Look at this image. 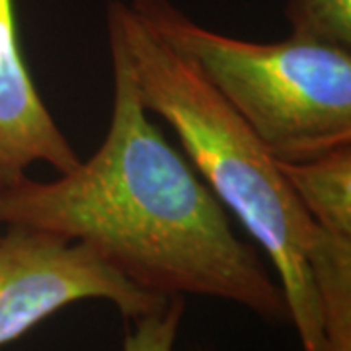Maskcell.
<instances>
[{
	"instance_id": "6da1fadb",
	"label": "cell",
	"mask_w": 351,
	"mask_h": 351,
	"mask_svg": "<svg viewBox=\"0 0 351 351\" xmlns=\"http://www.w3.org/2000/svg\"><path fill=\"white\" fill-rule=\"evenodd\" d=\"M113 106L100 149L51 182L0 186V223L80 240L137 287L211 297L269 324H291L283 289L237 237L223 203L164 138L138 98L119 38L108 29Z\"/></svg>"
},
{
	"instance_id": "7a4b0ae2",
	"label": "cell",
	"mask_w": 351,
	"mask_h": 351,
	"mask_svg": "<svg viewBox=\"0 0 351 351\" xmlns=\"http://www.w3.org/2000/svg\"><path fill=\"white\" fill-rule=\"evenodd\" d=\"M106 27L125 49L147 112L158 113L170 123L195 172L271 260L302 351H326L308 263L318 225L302 209L276 158L129 4L110 0Z\"/></svg>"
},
{
	"instance_id": "3957f363",
	"label": "cell",
	"mask_w": 351,
	"mask_h": 351,
	"mask_svg": "<svg viewBox=\"0 0 351 351\" xmlns=\"http://www.w3.org/2000/svg\"><path fill=\"white\" fill-rule=\"evenodd\" d=\"M137 18L197 73L279 162H304L351 143V51L289 36L228 38L170 0H133Z\"/></svg>"
},
{
	"instance_id": "277c9868",
	"label": "cell",
	"mask_w": 351,
	"mask_h": 351,
	"mask_svg": "<svg viewBox=\"0 0 351 351\" xmlns=\"http://www.w3.org/2000/svg\"><path fill=\"white\" fill-rule=\"evenodd\" d=\"M90 299L110 301L123 320L168 301L137 287L80 240L24 225H10L0 237V348L64 306Z\"/></svg>"
},
{
	"instance_id": "5b68a950",
	"label": "cell",
	"mask_w": 351,
	"mask_h": 351,
	"mask_svg": "<svg viewBox=\"0 0 351 351\" xmlns=\"http://www.w3.org/2000/svg\"><path fill=\"white\" fill-rule=\"evenodd\" d=\"M34 162L66 174L80 158L51 117L27 71L14 0H0V186L22 180Z\"/></svg>"
},
{
	"instance_id": "8992f818",
	"label": "cell",
	"mask_w": 351,
	"mask_h": 351,
	"mask_svg": "<svg viewBox=\"0 0 351 351\" xmlns=\"http://www.w3.org/2000/svg\"><path fill=\"white\" fill-rule=\"evenodd\" d=\"M302 209L330 234L351 239V143L304 162H279Z\"/></svg>"
},
{
	"instance_id": "52a82bcc",
	"label": "cell",
	"mask_w": 351,
	"mask_h": 351,
	"mask_svg": "<svg viewBox=\"0 0 351 351\" xmlns=\"http://www.w3.org/2000/svg\"><path fill=\"white\" fill-rule=\"evenodd\" d=\"M291 36L351 51V0H287Z\"/></svg>"
},
{
	"instance_id": "ba28073f",
	"label": "cell",
	"mask_w": 351,
	"mask_h": 351,
	"mask_svg": "<svg viewBox=\"0 0 351 351\" xmlns=\"http://www.w3.org/2000/svg\"><path fill=\"white\" fill-rule=\"evenodd\" d=\"M186 297H170L160 308L125 320L123 351H174Z\"/></svg>"
}]
</instances>
